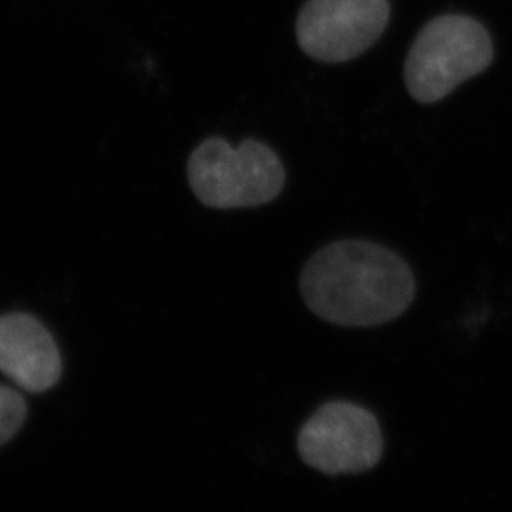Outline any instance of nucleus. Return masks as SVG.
Instances as JSON below:
<instances>
[{"mask_svg": "<svg viewBox=\"0 0 512 512\" xmlns=\"http://www.w3.org/2000/svg\"><path fill=\"white\" fill-rule=\"evenodd\" d=\"M300 291L306 306L332 325L376 327L408 310L416 277L393 249L365 239H340L306 262Z\"/></svg>", "mask_w": 512, "mask_h": 512, "instance_id": "f257e3e1", "label": "nucleus"}, {"mask_svg": "<svg viewBox=\"0 0 512 512\" xmlns=\"http://www.w3.org/2000/svg\"><path fill=\"white\" fill-rule=\"evenodd\" d=\"M492 35L478 19L444 14L427 21L404 59V86L414 101L433 105L494 63Z\"/></svg>", "mask_w": 512, "mask_h": 512, "instance_id": "f03ea898", "label": "nucleus"}, {"mask_svg": "<svg viewBox=\"0 0 512 512\" xmlns=\"http://www.w3.org/2000/svg\"><path fill=\"white\" fill-rule=\"evenodd\" d=\"M186 179L198 202L211 209H251L281 196L287 173L274 148L256 139L232 147L209 137L192 150Z\"/></svg>", "mask_w": 512, "mask_h": 512, "instance_id": "7ed1b4c3", "label": "nucleus"}, {"mask_svg": "<svg viewBox=\"0 0 512 512\" xmlns=\"http://www.w3.org/2000/svg\"><path fill=\"white\" fill-rule=\"evenodd\" d=\"M296 446L308 467L336 476L374 469L384 454V437L370 410L332 401L319 406L302 425Z\"/></svg>", "mask_w": 512, "mask_h": 512, "instance_id": "20e7f679", "label": "nucleus"}, {"mask_svg": "<svg viewBox=\"0 0 512 512\" xmlns=\"http://www.w3.org/2000/svg\"><path fill=\"white\" fill-rule=\"evenodd\" d=\"M391 19L389 0H306L296 18V42L319 63H348L368 52Z\"/></svg>", "mask_w": 512, "mask_h": 512, "instance_id": "39448f33", "label": "nucleus"}, {"mask_svg": "<svg viewBox=\"0 0 512 512\" xmlns=\"http://www.w3.org/2000/svg\"><path fill=\"white\" fill-rule=\"evenodd\" d=\"M61 355L48 330L27 313L0 317V372L19 389L42 393L61 378Z\"/></svg>", "mask_w": 512, "mask_h": 512, "instance_id": "423d86ee", "label": "nucleus"}, {"mask_svg": "<svg viewBox=\"0 0 512 512\" xmlns=\"http://www.w3.org/2000/svg\"><path fill=\"white\" fill-rule=\"evenodd\" d=\"M27 416V404L21 393L0 385V446L6 444L19 431Z\"/></svg>", "mask_w": 512, "mask_h": 512, "instance_id": "0eeeda50", "label": "nucleus"}]
</instances>
